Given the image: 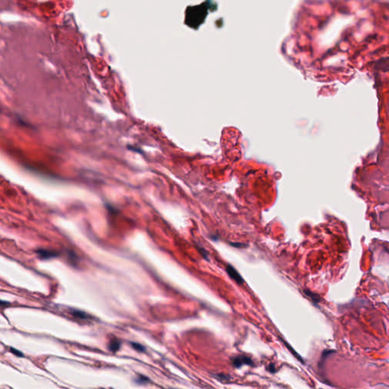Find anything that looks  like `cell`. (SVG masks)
I'll use <instances>...</instances> for the list:
<instances>
[{
    "label": "cell",
    "mask_w": 389,
    "mask_h": 389,
    "mask_svg": "<svg viewBox=\"0 0 389 389\" xmlns=\"http://www.w3.org/2000/svg\"><path fill=\"white\" fill-rule=\"evenodd\" d=\"M231 361L233 366L236 367V368H239V367L243 366V365H252L254 364L252 359L245 355H239L233 357L231 359Z\"/></svg>",
    "instance_id": "cell-1"
},
{
    "label": "cell",
    "mask_w": 389,
    "mask_h": 389,
    "mask_svg": "<svg viewBox=\"0 0 389 389\" xmlns=\"http://www.w3.org/2000/svg\"><path fill=\"white\" fill-rule=\"evenodd\" d=\"M226 271H227V274L230 276V278L233 279L236 283H238L239 285H242L244 283V280H243L242 276L239 274V272L233 266L230 265H227Z\"/></svg>",
    "instance_id": "cell-2"
},
{
    "label": "cell",
    "mask_w": 389,
    "mask_h": 389,
    "mask_svg": "<svg viewBox=\"0 0 389 389\" xmlns=\"http://www.w3.org/2000/svg\"><path fill=\"white\" fill-rule=\"evenodd\" d=\"M38 256L41 259H49V258H53V257L57 256V254L54 252H52L50 250H45V249H40L37 251Z\"/></svg>",
    "instance_id": "cell-3"
},
{
    "label": "cell",
    "mask_w": 389,
    "mask_h": 389,
    "mask_svg": "<svg viewBox=\"0 0 389 389\" xmlns=\"http://www.w3.org/2000/svg\"><path fill=\"white\" fill-rule=\"evenodd\" d=\"M303 293H305L308 297H309L310 299H311V300L313 301L315 304H317L318 303V302H321V297H320L317 293H313V292L309 291V290H304Z\"/></svg>",
    "instance_id": "cell-4"
},
{
    "label": "cell",
    "mask_w": 389,
    "mask_h": 389,
    "mask_svg": "<svg viewBox=\"0 0 389 389\" xmlns=\"http://www.w3.org/2000/svg\"><path fill=\"white\" fill-rule=\"evenodd\" d=\"M120 346H121V343H120L119 340H111L110 343H109V349L112 352H117L120 349Z\"/></svg>",
    "instance_id": "cell-5"
},
{
    "label": "cell",
    "mask_w": 389,
    "mask_h": 389,
    "mask_svg": "<svg viewBox=\"0 0 389 389\" xmlns=\"http://www.w3.org/2000/svg\"><path fill=\"white\" fill-rule=\"evenodd\" d=\"M131 344H132V347L134 348V349L135 350H137L138 352L142 353V352H145V346H144L143 345L140 344V343H134V342H132V343Z\"/></svg>",
    "instance_id": "cell-6"
},
{
    "label": "cell",
    "mask_w": 389,
    "mask_h": 389,
    "mask_svg": "<svg viewBox=\"0 0 389 389\" xmlns=\"http://www.w3.org/2000/svg\"><path fill=\"white\" fill-rule=\"evenodd\" d=\"M72 314L75 317L81 318V319H84V318H87V316L85 313L81 311H78V310H74V311H72Z\"/></svg>",
    "instance_id": "cell-7"
},
{
    "label": "cell",
    "mask_w": 389,
    "mask_h": 389,
    "mask_svg": "<svg viewBox=\"0 0 389 389\" xmlns=\"http://www.w3.org/2000/svg\"><path fill=\"white\" fill-rule=\"evenodd\" d=\"M231 246H233V247H236V248H239V249H242V248H245V247H247V245L244 244V243H230Z\"/></svg>",
    "instance_id": "cell-8"
},
{
    "label": "cell",
    "mask_w": 389,
    "mask_h": 389,
    "mask_svg": "<svg viewBox=\"0 0 389 389\" xmlns=\"http://www.w3.org/2000/svg\"><path fill=\"white\" fill-rule=\"evenodd\" d=\"M10 350H11V352H12V354H15V355L18 356V357H23V354H21V352L18 351V350H15L14 349V348H11Z\"/></svg>",
    "instance_id": "cell-9"
},
{
    "label": "cell",
    "mask_w": 389,
    "mask_h": 389,
    "mask_svg": "<svg viewBox=\"0 0 389 389\" xmlns=\"http://www.w3.org/2000/svg\"><path fill=\"white\" fill-rule=\"evenodd\" d=\"M267 369L268 370V372H271V373H274V372H276L275 366H274V364H270L267 367Z\"/></svg>",
    "instance_id": "cell-10"
},
{
    "label": "cell",
    "mask_w": 389,
    "mask_h": 389,
    "mask_svg": "<svg viewBox=\"0 0 389 389\" xmlns=\"http://www.w3.org/2000/svg\"><path fill=\"white\" fill-rule=\"evenodd\" d=\"M8 303H9V302H6V301L0 300V306H6V305H7Z\"/></svg>",
    "instance_id": "cell-11"
}]
</instances>
